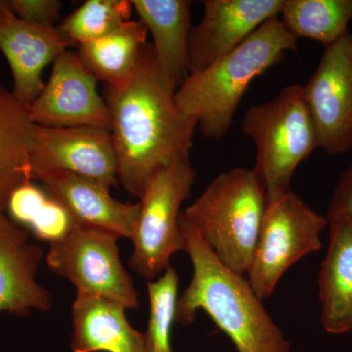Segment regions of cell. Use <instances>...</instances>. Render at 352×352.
<instances>
[{"instance_id": "ffe728a7", "label": "cell", "mask_w": 352, "mask_h": 352, "mask_svg": "<svg viewBox=\"0 0 352 352\" xmlns=\"http://www.w3.org/2000/svg\"><path fill=\"white\" fill-rule=\"evenodd\" d=\"M148 30L141 21L129 20L105 36L78 46L76 54L85 67L105 85L127 78L147 47Z\"/></svg>"}, {"instance_id": "2e32d148", "label": "cell", "mask_w": 352, "mask_h": 352, "mask_svg": "<svg viewBox=\"0 0 352 352\" xmlns=\"http://www.w3.org/2000/svg\"><path fill=\"white\" fill-rule=\"evenodd\" d=\"M131 3L139 21L151 34V45L162 76L176 91L190 75L191 1L131 0Z\"/></svg>"}, {"instance_id": "52a82bcc", "label": "cell", "mask_w": 352, "mask_h": 352, "mask_svg": "<svg viewBox=\"0 0 352 352\" xmlns=\"http://www.w3.org/2000/svg\"><path fill=\"white\" fill-rule=\"evenodd\" d=\"M327 217L308 207L295 192L266 207L248 281L261 300L272 295L294 264L322 248Z\"/></svg>"}, {"instance_id": "7c38bea8", "label": "cell", "mask_w": 352, "mask_h": 352, "mask_svg": "<svg viewBox=\"0 0 352 352\" xmlns=\"http://www.w3.org/2000/svg\"><path fill=\"white\" fill-rule=\"evenodd\" d=\"M284 0H206L201 19L192 27L190 74L231 52L271 18L281 12Z\"/></svg>"}, {"instance_id": "44dd1931", "label": "cell", "mask_w": 352, "mask_h": 352, "mask_svg": "<svg viewBox=\"0 0 352 352\" xmlns=\"http://www.w3.org/2000/svg\"><path fill=\"white\" fill-rule=\"evenodd\" d=\"M279 19L294 38L326 47L349 34L352 0H284Z\"/></svg>"}, {"instance_id": "4fadbf2b", "label": "cell", "mask_w": 352, "mask_h": 352, "mask_svg": "<svg viewBox=\"0 0 352 352\" xmlns=\"http://www.w3.org/2000/svg\"><path fill=\"white\" fill-rule=\"evenodd\" d=\"M72 47L57 25L30 24L0 0V51L12 74L14 96L29 107L43 91L44 69Z\"/></svg>"}, {"instance_id": "3957f363", "label": "cell", "mask_w": 352, "mask_h": 352, "mask_svg": "<svg viewBox=\"0 0 352 352\" xmlns=\"http://www.w3.org/2000/svg\"><path fill=\"white\" fill-rule=\"evenodd\" d=\"M294 38L277 17L271 18L239 46L207 68L190 74L175 91L183 115L198 122L206 138H223L232 126L241 101L251 83L296 52Z\"/></svg>"}, {"instance_id": "d4e9b609", "label": "cell", "mask_w": 352, "mask_h": 352, "mask_svg": "<svg viewBox=\"0 0 352 352\" xmlns=\"http://www.w3.org/2000/svg\"><path fill=\"white\" fill-rule=\"evenodd\" d=\"M8 4L21 20L43 27L57 25L63 7L59 0H8Z\"/></svg>"}, {"instance_id": "cb8c5ba5", "label": "cell", "mask_w": 352, "mask_h": 352, "mask_svg": "<svg viewBox=\"0 0 352 352\" xmlns=\"http://www.w3.org/2000/svg\"><path fill=\"white\" fill-rule=\"evenodd\" d=\"M179 277L170 267L157 279L147 282L149 296V321L145 333L148 352H175L171 346L175 322Z\"/></svg>"}, {"instance_id": "8992f818", "label": "cell", "mask_w": 352, "mask_h": 352, "mask_svg": "<svg viewBox=\"0 0 352 352\" xmlns=\"http://www.w3.org/2000/svg\"><path fill=\"white\" fill-rule=\"evenodd\" d=\"M196 176L190 161L162 168L152 176L139 199L129 264L148 281L157 279L170 267L175 252L184 251L180 215Z\"/></svg>"}, {"instance_id": "9a60e30c", "label": "cell", "mask_w": 352, "mask_h": 352, "mask_svg": "<svg viewBox=\"0 0 352 352\" xmlns=\"http://www.w3.org/2000/svg\"><path fill=\"white\" fill-rule=\"evenodd\" d=\"M38 182L66 208L76 226L101 229L118 238L133 237L138 203H122L101 183L63 171L46 173Z\"/></svg>"}, {"instance_id": "7402d4cb", "label": "cell", "mask_w": 352, "mask_h": 352, "mask_svg": "<svg viewBox=\"0 0 352 352\" xmlns=\"http://www.w3.org/2000/svg\"><path fill=\"white\" fill-rule=\"evenodd\" d=\"M6 214L19 226L29 227L36 237L50 244L78 226L61 204L32 182L24 183L11 194Z\"/></svg>"}, {"instance_id": "603a6c76", "label": "cell", "mask_w": 352, "mask_h": 352, "mask_svg": "<svg viewBox=\"0 0 352 352\" xmlns=\"http://www.w3.org/2000/svg\"><path fill=\"white\" fill-rule=\"evenodd\" d=\"M131 0H87L58 25L71 46L96 41L131 20Z\"/></svg>"}, {"instance_id": "6da1fadb", "label": "cell", "mask_w": 352, "mask_h": 352, "mask_svg": "<svg viewBox=\"0 0 352 352\" xmlns=\"http://www.w3.org/2000/svg\"><path fill=\"white\" fill-rule=\"evenodd\" d=\"M104 99L119 182L129 195L140 199L157 171L190 161L198 122L178 109L175 90L162 76L151 43L131 75L105 85Z\"/></svg>"}, {"instance_id": "8fae6325", "label": "cell", "mask_w": 352, "mask_h": 352, "mask_svg": "<svg viewBox=\"0 0 352 352\" xmlns=\"http://www.w3.org/2000/svg\"><path fill=\"white\" fill-rule=\"evenodd\" d=\"M97 82L76 52L65 51L53 62L50 80L29 106L32 122L41 126L110 131V112Z\"/></svg>"}, {"instance_id": "ba28073f", "label": "cell", "mask_w": 352, "mask_h": 352, "mask_svg": "<svg viewBox=\"0 0 352 352\" xmlns=\"http://www.w3.org/2000/svg\"><path fill=\"white\" fill-rule=\"evenodd\" d=\"M117 236L101 229L76 226L61 239L50 243L48 268L68 280L76 293L100 296L138 307V292L122 265Z\"/></svg>"}, {"instance_id": "ac0fdd59", "label": "cell", "mask_w": 352, "mask_h": 352, "mask_svg": "<svg viewBox=\"0 0 352 352\" xmlns=\"http://www.w3.org/2000/svg\"><path fill=\"white\" fill-rule=\"evenodd\" d=\"M330 242L319 272L321 322L326 332L352 330V220L329 222Z\"/></svg>"}, {"instance_id": "d6986e66", "label": "cell", "mask_w": 352, "mask_h": 352, "mask_svg": "<svg viewBox=\"0 0 352 352\" xmlns=\"http://www.w3.org/2000/svg\"><path fill=\"white\" fill-rule=\"evenodd\" d=\"M34 127L29 107L0 85V212H6L18 187L32 182L30 157Z\"/></svg>"}, {"instance_id": "e0dca14e", "label": "cell", "mask_w": 352, "mask_h": 352, "mask_svg": "<svg viewBox=\"0 0 352 352\" xmlns=\"http://www.w3.org/2000/svg\"><path fill=\"white\" fill-rule=\"evenodd\" d=\"M126 308L100 296L76 293L73 307V352H148L145 333L135 330Z\"/></svg>"}, {"instance_id": "5bb4252c", "label": "cell", "mask_w": 352, "mask_h": 352, "mask_svg": "<svg viewBox=\"0 0 352 352\" xmlns=\"http://www.w3.org/2000/svg\"><path fill=\"white\" fill-rule=\"evenodd\" d=\"M43 252L30 234L0 212V314L27 315L47 311L50 292L36 281Z\"/></svg>"}, {"instance_id": "9c48e42d", "label": "cell", "mask_w": 352, "mask_h": 352, "mask_svg": "<svg viewBox=\"0 0 352 352\" xmlns=\"http://www.w3.org/2000/svg\"><path fill=\"white\" fill-rule=\"evenodd\" d=\"M303 87L318 148L330 156L352 149V32L326 46Z\"/></svg>"}, {"instance_id": "7a4b0ae2", "label": "cell", "mask_w": 352, "mask_h": 352, "mask_svg": "<svg viewBox=\"0 0 352 352\" xmlns=\"http://www.w3.org/2000/svg\"><path fill=\"white\" fill-rule=\"evenodd\" d=\"M180 227L193 276L178 298L176 323L190 325L203 310L238 352H291L289 340L244 275L224 265L195 231Z\"/></svg>"}, {"instance_id": "5b68a950", "label": "cell", "mask_w": 352, "mask_h": 352, "mask_svg": "<svg viewBox=\"0 0 352 352\" xmlns=\"http://www.w3.org/2000/svg\"><path fill=\"white\" fill-rule=\"evenodd\" d=\"M241 131L256 146L254 170L267 205L275 203L291 191L294 173L318 148L302 85H288L270 101L251 106Z\"/></svg>"}, {"instance_id": "277c9868", "label": "cell", "mask_w": 352, "mask_h": 352, "mask_svg": "<svg viewBox=\"0 0 352 352\" xmlns=\"http://www.w3.org/2000/svg\"><path fill=\"white\" fill-rule=\"evenodd\" d=\"M267 207L254 170L234 168L208 185L180 215V223L195 231L224 265L247 274Z\"/></svg>"}, {"instance_id": "30bf717a", "label": "cell", "mask_w": 352, "mask_h": 352, "mask_svg": "<svg viewBox=\"0 0 352 352\" xmlns=\"http://www.w3.org/2000/svg\"><path fill=\"white\" fill-rule=\"evenodd\" d=\"M32 182L53 171L89 178L111 189L119 184L112 135L97 127L36 126L30 157Z\"/></svg>"}, {"instance_id": "484cf974", "label": "cell", "mask_w": 352, "mask_h": 352, "mask_svg": "<svg viewBox=\"0 0 352 352\" xmlns=\"http://www.w3.org/2000/svg\"><path fill=\"white\" fill-rule=\"evenodd\" d=\"M326 217L329 222L340 219L352 220V164L333 190Z\"/></svg>"}]
</instances>
